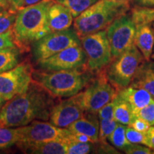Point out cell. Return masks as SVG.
Masks as SVG:
<instances>
[{
  "label": "cell",
  "mask_w": 154,
  "mask_h": 154,
  "mask_svg": "<svg viewBox=\"0 0 154 154\" xmlns=\"http://www.w3.org/2000/svg\"><path fill=\"white\" fill-rule=\"evenodd\" d=\"M54 98L33 80L26 91L6 101L0 109V127L16 128L35 120H49Z\"/></svg>",
  "instance_id": "1"
},
{
  "label": "cell",
  "mask_w": 154,
  "mask_h": 154,
  "mask_svg": "<svg viewBox=\"0 0 154 154\" xmlns=\"http://www.w3.org/2000/svg\"><path fill=\"white\" fill-rule=\"evenodd\" d=\"M55 0H42L19 9L12 28L17 47L27 51L34 42L51 32L48 22V11Z\"/></svg>",
  "instance_id": "2"
},
{
  "label": "cell",
  "mask_w": 154,
  "mask_h": 154,
  "mask_svg": "<svg viewBox=\"0 0 154 154\" xmlns=\"http://www.w3.org/2000/svg\"><path fill=\"white\" fill-rule=\"evenodd\" d=\"M93 78L86 66L68 70L33 72V80L54 97L67 98L79 93Z\"/></svg>",
  "instance_id": "3"
},
{
  "label": "cell",
  "mask_w": 154,
  "mask_h": 154,
  "mask_svg": "<svg viewBox=\"0 0 154 154\" xmlns=\"http://www.w3.org/2000/svg\"><path fill=\"white\" fill-rule=\"evenodd\" d=\"M129 8V5L99 0L75 18L74 29L79 38L104 30Z\"/></svg>",
  "instance_id": "4"
},
{
  "label": "cell",
  "mask_w": 154,
  "mask_h": 154,
  "mask_svg": "<svg viewBox=\"0 0 154 154\" xmlns=\"http://www.w3.org/2000/svg\"><path fill=\"white\" fill-rule=\"evenodd\" d=\"M144 58L135 44L113 58L104 69L108 80L117 91L126 88L131 83Z\"/></svg>",
  "instance_id": "5"
},
{
  "label": "cell",
  "mask_w": 154,
  "mask_h": 154,
  "mask_svg": "<svg viewBox=\"0 0 154 154\" xmlns=\"http://www.w3.org/2000/svg\"><path fill=\"white\" fill-rule=\"evenodd\" d=\"M118 91L108 80L104 69L96 74L80 92L81 101L85 112L96 113L103 106L112 101Z\"/></svg>",
  "instance_id": "6"
},
{
  "label": "cell",
  "mask_w": 154,
  "mask_h": 154,
  "mask_svg": "<svg viewBox=\"0 0 154 154\" xmlns=\"http://www.w3.org/2000/svg\"><path fill=\"white\" fill-rule=\"evenodd\" d=\"M81 45L86 54V66L90 72L99 73L113 59L106 29L80 38Z\"/></svg>",
  "instance_id": "7"
},
{
  "label": "cell",
  "mask_w": 154,
  "mask_h": 154,
  "mask_svg": "<svg viewBox=\"0 0 154 154\" xmlns=\"http://www.w3.org/2000/svg\"><path fill=\"white\" fill-rule=\"evenodd\" d=\"M81 46V39L74 28L51 32L31 46L33 60L47 59L66 48Z\"/></svg>",
  "instance_id": "8"
},
{
  "label": "cell",
  "mask_w": 154,
  "mask_h": 154,
  "mask_svg": "<svg viewBox=\"0 0 154 154\" xmlns=\"http://www.w3.org/2000/svg\"><path fill=\"white\" fill-rule=\"evenodd\" d=\"M33 68L29 61H22L0 74V95L6 101L23 93L33 82Z\"/></svg>",
  "instance_id": "9"
},
{
  "label": "cell",
  "mask_w": 154,
  "mask_h": 154,
  "mask_svg": "<svg viewBox=\"0 0 154 154\" xmlns=\"http://www.w3.org/2000/svg\"><path fill=\"white\" fill-rule=\"evenodd\" d=\"M136 26L131 16L126 14L116 19L106 29L112 58H116L134 44Z\"/></svg>",
  "instance_id": "10"
},
{
  "label": "cell",
  "mask_w": 154,
  "mask_h": 154,
  "mask_svg": "<svg viewBox=\"0 0 154 154\" xmlns=\"http://www.w3.org/2000/svg\"><path fill=\"white\" fill-rule=\"evenodd\" d=\"M21 140L19 142L38 143L57 140L68 142L72 132L68 128H61L51 123L35 120L26 126L19 127ZM19 143V142H18Z\"/></svg>",
  "instance_id": "11"
},
{
  "label": "cell",
  "mask_w": 154,
  "mask_h": 154,
  "mask_svg": "<svg viewBox=\"0 0 154 154\" xmlns=\"http://www.w3.org/2000/svg\"><path fill=\"white\" fill-rule=\"evenodd\" d=\"M86 54L81 45L66 48L47 59L37 61V65L43 71L53 72L79 68L86 66Z\"/></svg>",
  "instance_id": "12"
},
{
  "label": "cell",
  "mask_w": 154,
  "mask_h": 154,
  "mask_svg": "<svg viewBox=\"0 0 154 154\" xmlns=\"http://www.w3.org/2000/svg\"><path fill=\"white\" fill-rule=\"evenodd\" d=\"M85 113L79 93L69 97L54 106L49 116L51 124L61 128H67Z\"/></svg>",
  "instance_id": "13"
},
{
  "label": "cell",
  "mask_w": 154,
  "mask_h": 154,
  "mask_svg": "<svg viewBox=\"0 0 154 154\" xmlns=\"http://www.w3.org/2000/svg\"><path fill=\"white\" fill-rule=\"evenodd\" d=\"M68 129L75 134H81L96 143L99 138V121L96 113L85 112L79 119L71 124Z\"/></svg>",
  "instance_id": "14"
},
{
  "label": "cell",
  "mask_w": 154,
  "mask_h": 154,
  "mask_svg": "<svg viewBox=\"0 0 154 154\" xmlns=\"http://www.w3.org/2000/svg\"><path fill=\"white\" fill-rule=\"evenodd\" d=\"M74 17L64 5L55 1L48 11V22L51 32H58L70 28Z\"/></svg>",
  "instance_id": "15"
},
{
  "label": "cell",
  "mask_w": 154,
  "mask_h": 154,
  "mask_svg": "<svg viewBox=\"0 0 154 154\" xmlns=\"http://www.w3.org/2000/svg\"><path fill=\"white\" fill-rule=\"evenodd\" d=\"M134 37V44L146 61H149L153 54L154 32L152 23L137 24Z\"/></svg>",
  "instance_id": "16"
},
{
  "label": "cell",
  "mask_w": 154,
  "mask_h": 154,
  "mask_svg": "<svg viewBox=\"0 0 154 154\" xmlns=\"http://www.w3.org/2000/svg\"><path fill=\"white\" fill-rule=\"evenodd\" d=\"M17 145L21 151L32 154H66L67 142L52 141L26 143L19 142Z\"/></svg>",
  "instance_id": "17"
},
{
  "label": "cell",
  "mask_w": 154,
  "mask_h": 154,
  "mask_svg": "<svg viewBox=\"0 0 154 154\" xmlns=\"http://www.w3.org/2000/svg\"><path fill=\"white\" fill-rule=\"evenodd\" d=\"M130 85L143 88L154 99V62L143 61L138 68Z\"/></svg>",
  "instance_id": "18"
},
{
  "label": "cell",
  "mask_w": 154,
  "mask_h": 154,
  "mask_svg": "<svg viewBox=\"0 0 154 154\" xmlns=\"http://www.w3.org/2000/svg\"><path fill=\"white\" fill-rule=\"evenodd\" d=\"M117 93L126 100L131 106L134 114L149 103L153 99L151 94L145 89L134 87L131 85L119 90Z\"/></svg>",
  "instance_id": "19"
},
{
  "label": "cell",
  "mask_w": 154,
  "mask_h": 154,
  "mask_svg": "<svg viewBox=\"0 0 154 154\" xmlns=\"http://www.w3.org/2000/svg\"><path fill=\"white\" fill-rule=\"evenodd\" d=\"M113 103L114 120L119 124L128 126L134 118L131 106L118 93L113 99Z\"/></svg>",
  "instance_id": "20"
},
{
  "label": "cell",
  "mask_w": 154,
  "mask_h": 154,
  "mask_svg": "<svg viewBox=\"0 0 154 154\" xmlns=\"http://www.w3.org/2000/svg\"><path fill=\"white\" fill-rule=\"evenodd\" d=\"M22 51L18 47L0 49V74L11 69L20 63Z\"/></svg>",
  "instance_id": "21"
},
{
  "label": "cell",
  "mask_w": 154,
  "mask_h": 154,
  "mask_svg": "<svg viewBox=\"0 0 154 154\" xmlns=\"http://www.w3.org/2000/svg\"><path fill=\"white\" fill-rule=\"evenodd\" d=\"M20 140L19 127H0V150L11 147L20 141Z\"/></svg>",
  "instance_id": "22"
},
{
  "label": "cell",
  "mask_w": 154,
  "mask_h": 154,
  "mask_svg": "<svg viewBox=\"0 0 154 154\" xmlns=\"http://www.w3.org/2000/svg\"><path fill=\"white\" fill-rule=\"evenodd\" d=\"M69 9L74 18L80 15L99 0H55Z\"/></svg>",
  "instance_id": "23"
},
{
  "label": "cell",
  "mask_w": 154,
  "mask_h": 154,
  "mask_svg": "<svg viewBox=\"0 0 154 154\" xmlns=\"http://www.w3.org/2000/svg\"><path fill=\"white\" fill-rule=\"evenodd\" d=\"M131 18L136 25L154 22V7L136 6L131 10Z\"/></svg>",
  "instance_id": "24"
},
{
  "label": "cell",
  "mask_w": 154,
  "mask_h": 154,
  "mask_svg": "<svg viewBox=\"0 0 154 154\" xmlns=\"http://www.w3.org/2000/svg\"><path fill=\"white\" fill-rule=\"evenodd\" d=\"M126 125L118 123L115 129L108 138L114 147L121 151H124V149L130 144L126 136Z\"/></svg>",
  "instance_id": "25"
},
{
  "label": "cell",
  "mask_w": 154,
  "mask_h": 154,
  "mask_svg": "<svg viewBox=\"0 0 154 154\" xmlns=\"http://www.w3.org/2000/svg\"><path fill=\"white\" fill-rule=\"evenodd\" d=\"M17 11L11 8L0 11V34L12 29Z\"/></svg>",
  "instance_id": "26"
},
{
  "label": "cell",
  "mask_w": 154,
  "mask_h": 154,
  "mask_svg": "<svg viewBox=\"0 0 154 154\" xmlns=\"http://www.w3.org/2000/svg\"><path fill=\"white\" fill-rule=\"evenodd\" d=\"M92 142H82L70 140L67 142L66 154H87L94 149Z\"/></svg>",
  "instance_id": "27"
},
{
  "label": "cell",
  "mask_w": 154,
  "mask_h": 154,
  "mask_svg": "<svg viewBox=\"0 0 154 154\" xmlns=\"http://www.w3.org/2000/svg\"><path fill=\"white\" fill-rule=\"evenodd\" d=\"M118 122L114 119H99V138L100 143H106L111 133L115 129Z\"/></svg>",
  "instance_id": "28"
},
{
  "label": "cell",
  "mask_w": 154,
  "mask_h": 154,
  "mask_svg": "<svg viewBox=\"0 0 154 154\" xmlns=\"http://www.w3.org/2000/svg\"><path fill=\"white\" fill-rule=\"evenodd\" d=\"M134 117H138L146 122H148L151 126L154 125V99L145 106L140 109L139 111L134 114Z\"/></svg>",
  "instance_id": "29"
},
{
  "label": "cell",
  "mask_w": 154,
  "mask_h": 154,
  "mask_svg": "<svg viewBox=\"0 0 154 154\" xmlns=\"http://www.w3.org/2000/svg\"><path fill=\"white\" fill-rule=\"evenodd\" d=\"M126 136L130 143L143 144L145 145V134L134 129L131 127L127 126L126 129Z\"/></svg>",
  "instance_id": "30"
},
{
  "label": "cell",
  "mask_w": 154,
  "mask_h": 154,
  "mask_svg": "<svg viewBox=\"0 0 154 154\" xmlns=\"http://www.w3.org/2000/svg\"><path fill=\"white\" fill-rule=\"evenodd\" d=\"M13 47H17L15 43L12 29L3 34H0V49Z\"/></svg>",
  "instance_id": "31"
},
{
  "label": "cell",
  "mask_w": 154,
  "mask_h": 154,
  "mask_svg": "<svg viewBox=\"0 0 154 154\" xmlns=\"http://www.w3.org/2000/svg\"><path fill=\"white\" fill-rule=\"evenodd\" d=\"M127 154H151L153 151L143 144L130 143L124 151Z\"/></svg>",
  "instance_id": "32"
},
{
  "label": "cell",
  "mask_w": 154,
  "mask_h": 154,
  "mask_svg": "<svg viewBox=\"0 0 154 154\" xmlns=\"http://www.w3.org/2000/svg\"><path fill=\"white\" fill-rule=\"evenodd\" d=\"M99 119H114L113 117V101L106 103L98 111Z\"/></svg>",
  "instance_id": "33"
},
{
  "label": "cell",
  "mask_w": 154,
  "mask_h": 154,
  "mask_svg": "<svg viewBox=\"0 0 154 154\" xmlns=\"http://www.w3.org/2000/svg\"><path fill=\"white\" fill-rule=\"evenodd\" d=\"M128 126L131 127L134 129L138 131L139 132L145 133L146 131L149 129L151 125L143 119L138 118V117H134L131 123L128 125Z\"/></svg>",
  "instance_id": "34"
},
{
  "label": "cell",
  "mask_w": 154,
  "mask_h": 154,
  "mask_svg": "<svg viewBox=\"0 0 154 154\" xmlns=\"http://www.w3.org/2000/svg\"><path fill=\"white\" fill-rule=\"evenodd\" d=\"M40 1H42V0H14L11 8L18 11L19 9L24 8V7H27V6L38 3Z\"/></svg>",
  "instance_id": "35"
},
{
  "label": "cell",
  "mask_w": 154,
  "mask_h": 154,
  "mask_svg": "<svg viewBox=\"0 0 154 154\" xmlns=\"http://www.w3.org/2000/svg\"><path fill=\"white\" fill-rule=\"evenodd\" d=\"M144 134H145V146L149 147L154 151V125L150 126L149 129Z\"/></svg>",
  "instance_id": "36"
},
{
  "label": "cell",
  "mask_w": 154,
  "mask_h": 154,
  "mask_svg": "<svg viewBox=\"0 0 154 154\" xmlns=\"http://www.w3.org/2000/svg\"><path fill=\"white\" fill-rule=\"evenodd\" d=\"M135 5L144 7H154V0H133Z\"/></svg>",
  "instance_id": "37"
},
{
  "label": "cell",
  "mask_w": 154,
  "mask_h": 154,
  "mask_svg": "<svg viewBox=\"0 0 154 154\" xmlns=\"http://www.w3.org/2000/svg\"><path fill=\"white\" fill-rule=\"evenodd\" d=\"M11 8V6L7 0H0V11Z\"/></svg>",
  "instance_id": "38"
},
{
  "label": "cell",
  "mask_w": 154,
  "mask_h": 154,
  "mask_svg": "<svg viewBox=\"0 0 154 154\" xmlns=\"http://www.w3.org/2000/svg\"><path fill=\"white\" fill-rule=\"evenodd\" d=\"M111 1L115 2L117 3H121V4H126V5H129L131 2L133 0H111Z\"/></svg>",
  "instance_id": "39"
},
{
  "label": "cell",
  "mask_w": 154,
  "mask_h": 154,
  "mask_svg": "<svg viewBox=\"0 0 154 154\" xmlns=\"http://www.w3.org/2000/svg\"><path fill=\"white\" fill-rule=\"evenodd\" d=\"M6 101H6V100L4 99L2 96L0 95V109H2V107L4 104H5V103H6Z\"/></svg>",
  "instance_id": "40"
},
{
  "label": "cell",
  "mask_w": 154,
  "mask_h": 154,
  "mask_svg": "<svg viewBox=\"0 0 154 154\" xmlns=\"http://www.w3.org/2000/svg\"><path fill=\"white\" fill-rule=\"evenodd\" d=\"M153 32H154V24H153ZM151 59L154 60V45H153V54H152V56H151Z\"/></svg>",
  "instance_id": "41"
},
{
  "label": "cell",
  "mask_w": 154,
  "mask_h": 154,
  "mask_svg": "<svg viewBox=\"0 0 154 154\" xmlns=\"http://www.w3.org/2000/svg\"><path fill=\"white\" fill-rule=\"evenodd\" d=\"M7 2L9 3V5H10V6L11 7V5H13V3H14V0H7Z\"/></svg>",
  "instance_id": "42"
},
{
  "label": "cell",
  "mask_w": 154,
  "mask_h": 154,
  "mask_svg": "<svg viewBox=\"0 0 154 154\" xmlns=\"http://www.w3.org/2000/svg\"><path fill=\"white\" fill-rule=\"evenodd\" d=\"M153 153H154V151H153Z\"/></svg>",
  "instance_id": "43"
}]
</instances>
